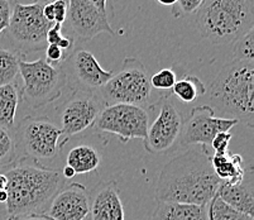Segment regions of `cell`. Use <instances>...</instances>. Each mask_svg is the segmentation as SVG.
Masks as SVG:
<instances>
[{"label": "cell", "mask_w": 254, "mask_h": 220, "mask_svg": "<svg viewBox=\"0 0 254 220\" xmlns=\"http://www.w3.org/2000/svg\"><path fill=\"white\" fill-rule=\"evenodd\" d=\"M220 184L206 146L193 145L163 166L157 180L156 200L206 206Z\"/></svg>", "instance_id": "1"}, {"label": "cell", "mask_w": 254, "mask_h": 220, "mask_svg": "<svg viewBox=\"0 0 254 220\" xmlns=\"http://www.w3.org/2000/svg\"><path fill=\"white\" fill-rule=\"evenodd\" d=\"M6 177V220L42 214L62 187L61 171L31 164H13L3 172Z\"/></svg>", "instance_id": "2"}, {"label": "cell", "mask_w": 254, "mask_h": 220, "mask_svg": "<svg viewBox=\"0 0 254 220\" xmlns=\"http://www.w3.org/2000/svg\"><path fill=\"white\" fill-rule=\"evenodd\" d=\"M211 108L224 118L244 123L248 128L254 124V65L249 61L226 64L216 73L209 86Z\"/></svg>", "instance_id": "3"}, {"label": "cell", "mask_w": 254, "mask_h": 220, "mask_svg": "<svg viewBox=\"0 0 254 220\" xmlns=\"http://www.w3.org/2000/svg\"><path fill=\"white\" fill-rule=\"evenodd\" d=\"M196 24L212 45H229L253 28L254 0H204Z\"/></svg>", "instance_id": "4"}, {"label": "cell", "mask_w": 254, "mask_h": 220, "mask_svg": "<svg viewBox=\"0 0 254 220\" xmlns=\"http://www.w3.org/2000/svg\"><path fill=\"white\" fill-rule=\"evenodd\" d=\"M96 94L104 106L113 104H130L151 106L152 86L144 64L137 57H126L118 73Z\"/></svg>", "instance_id": "5"}, {"label": "cell", "mask_w": 254, "mask_h": 220, "mask_svg": "<svg viewBox=\"0 0 254 220\" xmlns=\"http://www.w3.org/2000/svg\"><path fill=\"white\" fill-rule=\"evenodd\" d=\"M20 99L27 106L39 109L59 99L67 78L62 67L51 66L45 59L28 62L24 59L19 61Z\"/></svg>", "instance_id": "6"}, {"label": "cell", "mask_w": 254, "mask_h": 220, "mask_svg": "<svg viewBox=\"0 0 254 220\" xmlns=\"http://www.w3.org/2000/svg\"><path fill=\"white\" fill-rule=\"evenodd\" d=\"M43 4L45 0L29 4L14 1L10 23L5 31L11 51L25 56L29 52L46 50V37L53 24L43 15Z\"/></svg>", "instance_id": "7"}, {"label": "cell", "mask_w": 254, "mask_h": 220, "mask_svg": "<svg viewBox=\"0 0 254 220\" xmlns=\"http://www.w3.org/2000/svg\"><path fill=\"white\" fill-rule=\"evenodd\" d=\"M62 134L57 123L48 117L23 118L14 128L18 158L48 161L59 156L62 148Z\"/></svg>", "instance_id": "8"}, {"label": "cell", "mask_w": 254, "mask_h": 220, "mask_svg": "<svg viewBox=\"0 0 254 220\" xmlns=\"http://www.w3.org/2000/svg\"><path fill=\"white\" fill-rule=\"evenodd\" d=\"M149 126V114L145 108L130 104L104 106L96 120L95 132L118 137L120 142L144 140Z\"/></svg>", "instance_id": "9"}, {"label": "cell", "mask_w": 254, "mask_h": 220, "mask_svg": "<svg viewBox=\"0 0 254 220\" xmlns=\"http://www.w3.org/2000/svg\"><path fill=\"white\" fill-rule=\"evenodd\" d=\"M157 115L148 126L144 148L151 154L166 153L180 143L184 119L170 96H162L154 104Z\"/></svg>", "instance_id": "10"}, {"label": "cell", "mask_w": 254, "mask_h": 220, "mask_svg": "<svg viewBox=\"0 0 254 220\" xmlns=\"http://www.w3.org/2000/svg\"><path fill=\"white\" fill-rule=\"evenodd\" d=\"M104 108L98 94L73 90L72 95L62 105L60 128L67 138L94 128Z\"/></svg>", "instance_id": "11"}, {"label": "cell", "mask_w": 254, "mask_h": 220, "mask_svg": "<svg viewBox=\"0 0 254 220\" xmlns=\"http://www.w3.org/2000/svg\"><path fill=\"white\" fill-rule=\"evenodd\" d=\"M61 67L67 81L72 82L73 90L94 94L114 75L113 71L103 69L92 52L85 48L73 50Z\"/></svg>", "instance_id": "12"}, {"label": "cell", "mask_w": 254, "mask_h": 220, "mask_svg": "<svg viewBox=\"0 0 254 220\" xmlns=\"http://www.w3.org/2000/svg\"><path fill=\"white\" fill-rule=\"evenodd\" d=\"M237 124L239 122L235 119L215 117V112L210 105L195 106L184 123L179 145H201L207 147L216 134L230 132Z\"/></svg>", "instance_id": "13"}, {"label": "cell", "mask_w": 254, "mask_h": 220, "mask_svg": "<svg viewBox=\"0 0 254 220\" xmlns=\"http://www.w3.org/2000/svg\"><path fill=\"white\" fill-rule=\"evenodd\" d=\"M67 24L71 36L78 42H87L101 33L114 36L109 19L90 0H68Z\"/></svg>", "instance_id": "14"}, {"label": "cell", "mask_w": 254, "mask_h": 220, "mask_svg": "<svg viewBox=\"0 0 254 220\" xmlns=\"http://www.w3.org/2000/svg\"><path fill=\"white\" fill-rule=\"evenodd\" d=\"M89 210V191L84 185L72 182L56 192L45 214L52 220H86Z\"/></svg>", "instance_id": "15"}, {"label": "cell", "mask_w": 254, "mask_h": 220, "mask_svg": "<svg viewBox=\"0 0 254 220\" xmlns=\"http://www.w3.org/2000/svg\"><path fill=\"white\" fill-rule=\"evenodd\" d=\"M86 220H126L119 186L115 181H100L90 192Z\"/></svg>", "instance_id": "16"}, {"label": "cell", "mask_w": 254, "mask_h": 220, "mask_svg": "<svg viewBox=\"0 0 254 220\" xmlns=\"http://www.w3.org/2000/svg\"><path fill=\"white\" fill-rule=\"evenodd\" d=\"M216 195L225 204L232 206L239 213L254 218V192H253V170L248 167L243 181L237 185L221 181Z\"/></svg>", "instance_id": "17"}, {"label": "cell", "mask_w": 254, "mask_h": 220, "mask_svg": "<svg viewBox=\"0 0 254 220\" xmlns=\"http://www.w3.org/2000/svg\"><path fill=\"white\" fill-rule=\"evenodd\" d=\"M151 220H209L207 208L180 203H157Z\"/></svg>", "instance_id": "18"}, {"label": "cell", "mask_w": 254, "mask_h": 220, "mask_svg": "<svg viewBox=\"0 0 254 220\" xmlns=\"http://www.w3.org/2000/svg\"><path fill=\"white\" fill-rule=\"evenodd\" d=\"M211 167L220 181L237 185L243 181L247 168H244V159L240 154L232 153L228 150L226 153L214 154L211 156Z\"/></svg>", "instance_id": "19"}, {"label": "cell", "mask_w": 254, "mask_h": 220, "mask_svg": "<svg viewBox=\"0 0 254 220\" xmlns=\"http://www.w3.org/2000/svg\"><path fill=\"white\" fill-rule=\"evenodd\" d=\"M100 154L91 146L78 145L71 148L66 157V166L71 167L76 175H86L100 166Z\"/></svg>", "instance_id": "20"}, {"label": "cell", "mask_w": 254, "mask_h": 220, "mask_svg": "<svg viewBox=\"0 0 254 220\" xmlns=\"http://www.w3.org/2000/svg\"><path fill=\"white\" fill-rule=\"evenodd\" d=\"M19 101L20 92L17 82L0 87V128L14 131Z\"/></svg>", "instance_id": "21"}, {"label": "cell", "mask_w": 254, "mask_h": 220, "mask_svg": "<svg viewBox=\"0 0 254 220\" xmlns=\"http://www.w3.org/2000/svg\"><path fill=\"white\" fill-rule=\"evenodd\" d=\"M171 90H172V95L186 104L193 103L207 91L200 78L193 75H186L185 77L177 80Z\"/></svg>", "instance_id": "22"}, {"label": "cell", "mask_w": 254, "mask_h": 220, "mask_svg": "<svg viewBox=\"0 0 254 220\" xmlns=\"http://www.w3.org/2000/svg\"><path fill=\"white\" fill-rule=\"evenodd\" d=\"M22 55L6 48H0V87L17 82Z\"/></svg>", "instance_id": "23"}, {"label": "cell", "mask_w": 254, "mask_h": 220, "mask_svg": "<svg viewBox=\"0 0 254 220\" xmlns=\"http://www.w3.org/2000/svg\"><path fill=\"white\" fill-rule=\"evenodd\" d=\"M206 208L209 220H254V218L233 209L232 206L224 203L216 194L207 204Z\"/></svg>", "instance_id": "24"}, {"label": "cell", "mask_w": 254, "mask_h": 220, "mask_svg": "<svg viewBox=\"0 0 254 220\" xmlns=\"http://www.w3.org/2000/svg\"><path fill=\"white\" fill-rule=\"evenodd\" d=\"M17 146L14 131L0 128V171L17 163Z\"/></svg>", "instance_id": "25"}, {"label": "cell", "mask_w": 254, "mask_h": 220, "mask_svg": "<svg viewBox=\"0 0 254 220\" xmlns=\"http://www.w3.org/2000/svg\"><path fill=\"white\" fill-rule=\"evenodd\" d=\"M233 55L237 61L253 62L254 59V28L239 37L233 42Z\"/></svg>", "instance_id": "26"}, {"label": "cell", "mask_w": 254, "mask_h": 220, "mask_svg": "<svg viewBox=\"0 0 254 220\" xmlns=\"http://www.w3.org/2000/svg\"><path fill=\"white\" fill-rule=\"evenodd\" d=\"M68 0H45L43 15L52 24H64L67 18Z\"/></svg>", "instance_id": "27"}, {"label": "cell", "mask_w": 254, "mask_h": 220, "mask_svg": "<svg viewBox=\"0 0 254 220\" xmlns=\"http://www.w3.org/2000/svg\"><path fill=\"white\" fill-rule=\"evenodd\" d=\"M176 73L172 69H163L154 75L149 76V82L153 89L157 90H171L176 84Z\"/></svg>", "instance_id": "28"}, {"label": "cell", "mask_w": 254, "mask_h": 220, "mask_svg": "<svg viewBox=\"0 0 254 220\" xmlns=\"http://www.w3.org/2000/svg\"><path fill=\"white\" fill-rule=\"evenodd\" d=\"M202 3L204 0H177V3L173 5V14L175 17L193 14L200 9Z\"/></svg>", "instance_id": "29"}, {"label": "cell", "mask_w": 254, "mask_h": 220, "mask_svg": "<svg viewBox=\"0 0 254 220\" xmlns=\"http://www.w3.org/2000/svg\"><path fill=\"white\" fill-rule=\"evenodd\" d=\"M46 62L50 64L51 66H55V67H60L62 64H64L67 57L70 55L62 51L59 46H55V45H47L46 47Z\"/></svg>", "instance_id": "30"}, {"label": "cell", "mask_w": 254, "mask_h": 220, "mask_svg": "<svg viewBox=\"0 0 254 220\" xmlns=\"http://www.w3.org/2000/svg\"><path fill=\"white\" fill-rule=\"evenodd\" d=\"M14 0H0V34L4 33L10 23Z\"/></svg>", "instance_id": "31"}, {"label": "cell", "mask_w": 254, "mask_h": 220, "mask_svg": "<svg viewBox=\"0 0 254 220\" xmlns=\"http://www.w3.org/2000/svg\"><path fill=\"white\" fill-rule=\"evenodd\" d=\"M233 136L230 132H224V133H219L214 137V140L211 141V147L216 154L226 153L229 150V143L232 141Z\"/></svg>", "instance_id": "32"}, {"label": "cell", "mask_w": 254, "mask_h": 220, "mask_svg": "<svg viewBox=\"0 0 254 220\" xmlns=\"http://www.w3.org/2000/svg\"><path fill=\"white\" fill-rule=\"evenodd\" d=\"M64 25L62 24H53L50 28V31L47 32V37H46V41H47V45H55L59 46V43L61 42L62 38H64Z\"/></svg>", "instance_id": "33"}, {"label": "cell", "mask_w": 254, "mask_h": 220, "mask_svg": "<svg viewBox=\"0 0 254 220\" xmlns=\"http://www.w3.org/2000/svg\"><path fill=\"white\" fill-rule=\"evenodd\" d=\"M90 1H91L104 15L108 17V11H106V9H108V0H90Z\"/></svg>", "instance_id": "34"}, {"label": "cell", "mask_w": 254, "mask_h": 220, "mask_svg": "<svg viewBox=\"0 0 254 220\" xmlns=\"http://www.w3.org/2000/svg\"><path fill=\"white\" fill-rule=\"evenodd\" d=\"M14 220H52L47 214L42 213V214H31V215H27V217H22V218H18V219Z\"/></svg>", "instance_id": "35"}, {"label": "cell", "mask_w": 254, "mask_h": 220, "mask_svg": "<svg viewBox=\"0 0 254 220\" xmlns=\"http://www.w3.org/2000/svg\"><path fill=\"white\" fill-rule=\"evenodd\" d=\"M61 175H62V177H64V178H72L73 176H76V173L73 172V170L71 167H68V166H64L61 171Z\"/></svg>", "instance_id": "36"}, {"label": "cell", "mask_w": 254, "mask_h": 220, "mask_svg": "<svg viewBox=\"0 0 254 220\" xmlns=\"http://www.w3.org/2000/svg\"><path fill=\"white\" fill-rule=\"evenodd\" d=\"M157 3L165 6H173L177 3V0H156Z\"/></svg>", "instance_id": "37"}, {"label": "cell", "mask_w": 254, "mask_h": 220, "mask_svg": "<svg viewBox=\"0 0 254 220\" xmlns=\"http://www.w3.org/2000/svg\"><path fill=\"white\" fill-rule=\"evenodd\" d=\"M6 199H8V195H6V190L1 189L0 190V204H5Z\"/></svg>", "instance_id": "38"}, {"label": "cell", "mask_w": 254, "mask_h": 220, "mask_svg": "<svg viewBox=\"0 0 254 220\" xmlns=\"http://www.w3.org/2000/svg\"><path fill=\"white\" fill-rule=\"evenodd\" d=\"M0 220H6V217H4V215H0Z\"/></svg>", "instance_id": "39"}]
</instances>
